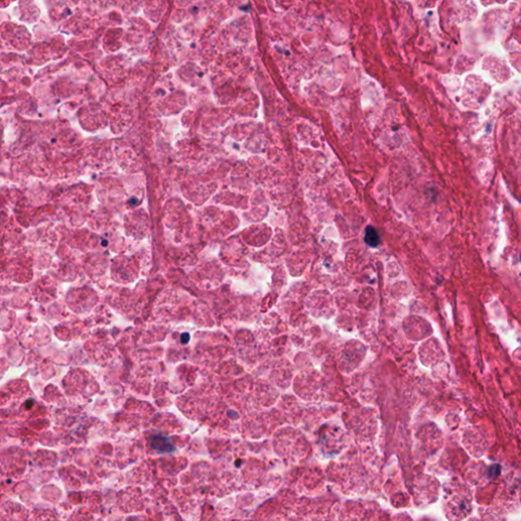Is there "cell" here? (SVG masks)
I'll return each instance as SVG.
<instances>
[{
  "label": "cell",
  "mask_w": 521,
  "mask_h": 521,
  "mask_svg": "<svg viewBox=\"0 0 521 521\" xmlns=\"http://www.w3.org/2000/svg\"><path fill=\"white\" fill-rule=\"evenodd\" d=\"M151 445L156 450L161 453H171L174 451V446L172 442L161 435H155L151 438Z\"/></svg>",
  "instance_id": "1"
},
{
  "label": "cell",
  "mask_w": 521,
  "mask_h": 521,
  "mask_svg": "<svg viewBox=\"0 0 521 521\" xmlns=\"http://www.w3.org/2000/svg\"><path fill=\"white\" fill-rule=\"evenodd\" d=\"M365 242L372 247H376L380 243V235L373 226H367L365 229Z\"/></svg>",
  "instance_id": "2"
}]
</instances>
